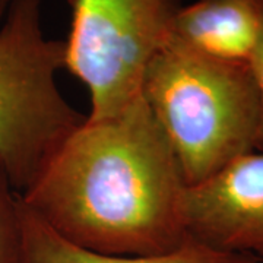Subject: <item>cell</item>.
Instances as JSON below:
<instances>
[{
	"label": "cell",
	"mask_w": 263,
	"mask_h": 263,
	"mask_svg": "<svg viewBox=\"0 0 263 263\" xmlns=\"http://www.w3.org/2000/svg\"><path fill=\"white\" fill-rule=\"evenodd\" d=\"M186 181L142 94L119 113L85 116L21 200L66 241L104 254L148 256L189 238Z\"/></svg>",
	"instance_id": "cell-1"
},
{
	"label": "cell",
	"mask_w": 263,
	"mask_h": 263,
	"mask_svg": "<svg viewBox=\"0 0 263 263\" xmlns=\"http://www.w3.org/2000/svg\"><path fill=\"white\" fill-rule=\"evenodd\" d=\"M141 94L187 186L257 149L262 105L247 65L219 62L165 43L146 67Z\"/></svg>",
	"instance_id": "cell-2"
},
{
	"label": "cell",
	"mask_w": 263,
	"mask_h": 263,
	"mask_svg": "<svg viewBox=\"0 0 263 263\" xmlns=\"http://www.w3.org/2000/svg\"><path fill=\"white\" fill-rule=\"evenodd\" d=\"M65 41L43 27L41 0H0V168L24 193L85 117L57 85Z\"/></svg>",
	"instance_id": "cell-3"
},
{
	"label": "cell",
	"mask_w": 263,
	"mask_h": 263,
	"mask_svg": "<svg viewBox=\"0 0 263 263\" xmlns=\"http://www.w3.org/2000/svg\"><path fill=\"white\" fill-rule=\"evenodd\" d=\"M183 0H70L65 69L86 86L89 117L119 113L141 95Z\"/></svg>",
	"instance_id": "cell-4"
},
{
	"label": "cell",
	"mask_w": 263,
	"mask_h": 263,
	"mask_svg": "<svg viewBox=\"0 0 263 263\" xmlns=\"http://www.w3.org/2000/svg\"><path fill=\"white\" fill-rule=\"evenodd\" d=\"M183 221L189 237L199 243L263 260V149L187 186Z\"/></svg>",
	"instance_id": "cell-5"
},
{
	"label": "cell",
	"mask_w": 263,
	"mask_h": 263,
	"mask_svg": "<svg viewBox=\"0 0 263 263\" xmlns=\"http://www.w3.org/2000/svg\"><path fill=\"white\" fill-rule=\"evenodd\" d=\"M257 31L253 0H196L176 13L165 43L214 60L249 66Z\"/></svg>",
	"instance_id": "cell-6"
},
{
	"label": "cell",
	"mask_w": 263,
	"mask_h": 263,
	"mask_svg": "<svg viewBox=\"0 0 263 263\" xmlns=\"http://www.w3.org/2000/svg\"><path fill=\"white\" fill-rule=\"evenodd\" d=\"M21 263H263L250 254L218 250L189 237L168 253L119 256L97 253L72 245L48 228L21 200Z\"/></svg>",
	"instance_id": "cell-7"
},
{
	"label": "cell",
	"mask_w": 263,
	"mask_h": 263,
	"mask_svg": "<svg viewBox=\"0 0 263 263\" xmlns=\"http://www.w3.org/2000/svg\"><path fill=\"white\" fill-rule=\"evenodd\" d=\"M22 231L19 193L0 168V263H21Z\"/></svg>",
	"instance_id": "cell-8"
},
{
	"label": "cell",
	"mask_w": 263,
	"mask_h": 263,
	"mask_svg": "<svg viewBox=\"0 0 263 263\" xmlns=\"http://www.w3.org/2000/svg\"><path fill=\"white\" fill-rule=\"evenodd\" d=\"M257 9L259 16V31L254 44L253 53L249 62L250 72L254 78V82L257 85L259 95H260V105H262V122H260V132H259V142L257 149H263V0H253Z\"/></svg>",
	"instance_id": "cell-9"
}]
</instances>
